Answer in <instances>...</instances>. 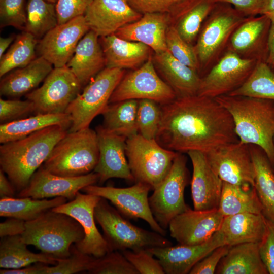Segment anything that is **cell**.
Masks as SVG:
<instances>
[{
  "mask_svg": "<svg viewBox=\"0 0 274 274\" xmlns=\"http://www.w3.org/2000/svg\"><path fill=\"white\" fill-rule=\"evenodd\" d=\"M135 11L145 13L170 14L176 8L186 0H127Z\"/></svg>",
  "mask_w": 274,
  "mask_h": 274,
  "instance_id": "obj_50",
  "label": "cell"
},
{
  "mask_svg": "<svg viewBox=\"0 0 274 274\" xmlns=\"http://www.w3.org/2000/svg\"><path fill=\"white\" fill-rule=\"evenodd\" d=\"M161 121L156 140L181 153H207L238 142L233 119L215 98L198 94L160 105Z\"/></svg>",
  "mask_w": 274,
  "mask_h": 274,
  "instance_id": "obj_1",
  "label": "cell"
},
{
  "mask_svg": "<svg viewBox=\"0 0 274 274\" xmlns=\"http://www.w3.org/2000/svg\"><path fill=\"white\" fill-rule=\"evenodd\" d=\"M101 198L96 195L78 192L73 200L51 209L69 215L80 224L84 237L75 245L81 252L96 258L110 252L105 237L95 224L94 210Z\"/></svg>",
  "mask_w": 274,
  "mask_h": 274,
  "instance_id": "obj_15",
  "label": "cell"
},
{
  "mask_svg": "<svg viewBox=\"0 0 274 274\" xmlns=\"http://www.w3.org/2000/svg\"><path fill=\"white\" fill-rule=\"evenodd\" d=\"M89 30L84 15L58 24L38 40L37 53L54 67L66 66L78 43Z\"/></svg>",
  "mask_w": 274,
  "mask_h": 274,
  "instance_id": "obj_17",
  "label": "cell"
},
{
  "mask_svg": "<svg viewBox=\"0 0 274 274\" xmlns=\"http://www.w3.org/2000/svg\"><path fill=\"white\" fill-rule=\"evenodd\" d=\"M205 154L223 182L255 186V169L249 144L239 140Z\"/></svg>",
  "mask_w": 274,
  "mask_h": 274,
  "instance_id": "obj_16",
  "label": "cell"
},
{
  "mask_svg": "<svg viewBox=\"0 0 274 274\" xmlns=\"http://www.w3.org/2000/svg\"><path fill=\"white\" fill-rule=\"evenodd\" d=\"M81 89L78 80L66 66L54 67L43 84L25 97L33 102L36 113L61 114L66 113Z\"/></svg>",
  "mask_w": 274,
  "mask_h": 274,
  "instance_id": "obj_12",
  "label": "cell"
},
{
  "mask_svg": "<svg viewBox=\"0 0 274 274\" xmlns=\"http://www.w3.org/2000/svg\"><path fill=\"white\" fill-rule=\"evenodd\" d=\"M231 246H220L199 261L190 271V274H213L222 258L228 253Z\"/></svg>",
  "mask_w": 274,
  "mask_h": 274,
  "instance_id": "obj_52",
  "label": "cell"
},
{
  "mask_svg": "<svg viewBox=\"0 0 274 274\" xmlns=\"http://www.w3.org/2000/svg\"><path fill=\"white\" fill-rule=\"evenodd\" d=\"M106 67L134 70L151 55L152 49L142 43L123 39L115 33L100 37Z\"/></svg>",
  "mask_w": 274,
  "mask_h": 274,
  "instance_id": "obj_27",
  "label": "cell"
},
{
  "mask_svg": "<svg viewBox=\"0 0 274 274\" xmlns=\"http://www.w3.org/2000/svg\"><path fill=\"white\" fill-rule=\"evenodd\" d=\"M94 217L104 232L110 251H138L173 245L164 236L131 224L105 198H101L97 204Z\"/></svg>",
  "mask_w": 274,
  "mask_h": 274,
  "instance_id": "obj_7",
  "label": "cell"
},
{
  "mask_svg": "<svg viewBox=\"0 0 274 274\" xmlns=\"http://www.w3.org/2000/svg\"><path fill=\"white\" fill-rule=\"evenodd\" d=\"M72 119L66 113L61 114L36 113L34 116L2 123L0 143L4 144L24 138L45 128L59 125L69 129Z\"/></svg>",
  "mask_w": 274,
  "mask_h": 274,
  "instance_id": "obj_33",
  "label": "cell"
},
{
  "mask_svg": "<svg viewBox=\"0 0 274 274\" xmlns=\"http://www.w3.org/2000/svg\"><path fill=\"white\" fill-rule=\"evenodd\" d=\"M91 274H139L120 251H112L95 257L90 269Z\"/></svg>",
  "mask_w": 274,
  "mask_h": 274,
  "instance_id": "obj_43",
  "label": "cell"
},
{
  "mask_svg": "<svg viewBox=\"0 0 274 274\" xmlns=\"http://www.w3.org/2000/svg\"><path fill=\"white\" fill-rule=\"evenodd\" d=\"M139 100L129 99L109 103L101 113L103 126L126 139L138 133L137 110Z\"/></svg>",
  "mask_w": 274,
  "mask_h": 274,
  "instance_id": "obj_38",
  "label": "cell"
},
{
  "mask_svg": "<svg viewBox=\"0 0 274 274\" xmlns=\"http://www.w3.org/2000/svg\"><path fill=\"white\" fill-rule=\"evenodd\" d=\"M166 44L168 51L174 57L199 75V65L194 45L185 41L172 25L167 30Z\"/></svg>",
  "mask_w": 274,
  "mask_h": 274,
  "instance_id": "obj_44",
  "label": "cell"
},
{
  "mask_svg": "<svg viewBox=\"0 0 274 274\" xmlns=\"http://www.w3.org/2000/svg\"><path fill=\"white\" fill-rule=\"evenodd\" d=\"M215 99L231 115L239 140L261 147L274 169V100L229 95Z\"/></svg>",
  "mask_w": 274,
  "mask_h": 274,
  "instance_id": "obj_3",
  "label": "cell"
},
{
  "mask_svg": "<svg viewBox=\"0 0 274 274\" xmlns=\"http://www.w3.org/2000/svg\"><path fill=\"white\" fill-rule=\"evenodd\" d=\"M21 235L27 245L34 246L41 252L59 259L70 255L71 246L84 238V232L73 217L50 210L26 221Z\"/></svg>",
  "mask_w": 274,
  "mask_h": 274,
  "instance_id": "obj_4",
  "label": "cell"
},
{
  "mask_svg": "<svg viewBox=\"0 0 274 274\" xmlns=\"http://www.w3.org/2000/svg\"><path fill=\"white\" fill-rule=\"evenodd\" d=\"M178 153L139 133L126 139V154L134 181L153 190L166 176Z\"/></svg>",
  "mask_w": 274,
  "mask_h": 274,
  "instance_id": "obj_8",
  "label": "cell"
},
{
  "mask_svg": "<svg viewBox=\"0 0 274 274\" xmlns=\"http://www.w3.org/2000/svg\"><path fill=\"white\" fill-rule=\"evenodd\" d=\"M38 40L25 31L17 36L13 43L0 58V77L15 69L24 67L33 60L36 58Z\"/></svg>",
  "mask_w": 274,
  "mask_h": 274,
  "instance_id": "obj_39",
  "label": "cell"
},
{
  "mask_svg": "<svg viewBox=\"0 0 274 274\" xmlns=\"http://www.w3.org/2000/svg\"><path fill=\"white\" fill-rule=\"evenodd\" d=\"M98 180V175L93 171L78 177H63L49 172L42 165L33 174L27 186L18 192L17 196L38 199L63 197L71 200L79 190L94 185Z\"/></svg>",
  "mask_w": 274,
  "mask_h": 274,
  "instance_id": "obj_18",
  "label": "cell"
},
{
  "mask_svg": "<svg viewBox=\"0 0 274 274\" xmlns=\"http://www.w3.org/2000/svg\"><path fill=\"white\" fill-rule=\"evenodd\" d=\"M187 154L193 167L191 191L194 209H218L223 181L210 165L204 153L191 151Z\"/></svg>",
  "mask_w": 274,
  "mask_h": 274,
  "instance_id": "obj_24",
  "label": "cell"
},
{
  "mask_svg": "<svg viewBox=\"0 0 274 274\" xmlns=\"http://www.w3.org/2000/svg\"><path fill=\"white\" fill-rule=\"evenodd\" d=\"M217 3L215 0H186L169 14L170 25L194 45L201 26Z\"/></svg>",
  "mask_w": 274,
  "mask_h": 274,
  "instance_id": "obj_31",
  "label": "cell"
},
{
  "mask_svg": "<svg viewBox=\"0 0 274 274\" xmlns=\"http://www.w3.org/2000/svg\"><path fill=\"white\" fill-rule=\"evenodd\" d=\"M170 25L168 13H145L138 20L119 28L115 34L124 40L144 44L154 53H158L168 51L166 35Z\"/></svg>",
  "mask_w": 274,
  "mask_h": 274,
  "instance_id": "obj_25",
  "label": "cell"
},
{
  "mask_svg": "<svg viewBox=\"0 0 274 274\" xmlns=\"http://www.w3.org/2000/svg\"><path fill=\"white\" fill-rule=\"evenodd\" d=\"M255 169V188L263 207V214L274 222V169L264 151L250 144Z\"/></svg>",
  "mask_w": 274,
  "mask_h": 274,
  "instance_id": "obj_34",
  "label": "cell"
},
{
  "mask_svg": "<svg viewBox=\"0 0 274 274\" xmlns=\"http://www.w3.org/2000/svg\"><path fill=\"white\" fill-rule=\"evenodd\" d=\"M271 24L265 15L247 17L233 32L227 51L244 59L266 62Z\"/></svg>",
  "mask_w": 274,
  "mask_h": 274,
  "instance_id": "obj_21",
  "label": "cell"
},
{
  "mask_svg": "<svg viewBox=\"0 0 274 274\" xmlns=\"http://www.w3.org/2000/svg\"><path fill=\"white\" fill-rule=\"evenodd\" d=\"M259 243L231 246L220 261L217 274H268L259 252Z\"/></svg>",
  "mask_w": 274,
  "mask_h": 274,
  "instance_id": "obj_32",
  "label": "cell"
},
{
  "mask_svg": "<svg viewBox=\"0 0 274 274\" xmlns=\"http://www.w3.org/2000/svg\"><path fill=\"white\" fill-rule=\"evenodd\" d=\"M134 267L139 274H164L158 259L147 249L134 251L125 250L121 251Z\"/></svg>",
  "mask_w": 274,
  "mask_h": 274,
  "instance_id": "obj_47",
  "label": "cell"
},
{
  "mask_svg": "<svg viewBox=\"0 0 274 274\" xmlns=\"http://www.w3.org/2000/svg\"><path fill=\"white\" fill-rule=\"evenodd\" d=\"M41 56L28 65L15 69L3 77L0 82L1 95L18 98L26 95L44 81L54 67Z\"/></svg>",
  "mask_w": 274,
  "mask_h": 274,
  "instance_id": "obj_29",
  "label": "cell"
},
{
  "mask_svg": "<svg viewBox=\"0 0 274 274\" xmlns=\"http://www.w3.org/2000/svg\"><path fill=\"white\" fill-rule=\"evenodd\" d=\"M84 16L90 30L100 38L115 33L142 14L127 0H92Z\"/></svg>",
  "mask_w": 274,
  "mask_h": 274,
  "instance_id": "obj_23",
  "label": "cell"
},
{
  "mask_svg": "<svg viewBox=\"0 0 274 274\" xmlns=\"http://www.w3.org/2000/svg\"><path fill=\"white\" fill-rule=\"evenodd\" d=\"M232 6L246 17L261 15L264 0H215Z\"/></svg>",
  "mask_w": 274,
  "mask_h": 274,
  "instance_id": "obj_53",
  "label": "cell"
},
{
  "mask_svg": "<svg viewBox=\"0 0 274 274\" xmlns=\"http://www.w3.org/2000/svg\"><path fill=\"white\" fill-rule=\"evenodd\" d=\"M268 54L267 64L272 69L274 67V22H271L268 38Z\"/></svg>",
  "mask_w": 274,
  "mask_h": 274,
  "instance_id": "obj_57",
  "label": "cell"
},
{
  "mask_svg": "<svg viewBox=\"0 0 274 274\" xmlns=\"http://www.w3.org/2000/svg\"><path fill=\"white\" fill-rule=\"evenodd\" d=\"M125 75L124 70L105 67L84 86L66 111L72 119L68 132L89 127L94 118L109 103L111 96Z\"/></svg>",
  "mask_w": 274,
  "mask_h": 274,
  "instance_id": "obj_9",
  "label": "cell"
},
{
  "mask_svg": "<svg viewBox=\"0 0 274 274\" xmlns=\"http://www.w3.org/2000/svg\"><path fill=\"white\" fill-rule=\"evenodd\" d=\"M46 1L49 2L53 3H55V4H56L57 1V0H46Z\"/></svg>",
  "mask_w": 274,
  "mask_h": 274,
  "instance_id": "obj_60",
  "label": "cell"
},
{
  "mask_svg": "<svg viewBox=\"0 0 274 274\" xmlns=\"http://www.w3.org/2000/svg\"><path fill=\"white\" fill-rule=\"evenodd\" d=\"M26 221L13 217H8L0 223L1 238L22 235L25 230Z\"/></svg>",
  "mask_w": 274,
  "mask_h": 274,
  "instance_id": "obj_54",
  "label": "cell"
},
{
  "mask_svg": "<svg viewBox=\"0 0 274 274\" xmlns=\"http://www.w3.org/2000/svg\"><path fill=\"white\" fill-rule=\"evenodd\" d=\"M26 22L25 0H0L1 27L12 26L24 30Z\"/></svg>",
  "mask_w": 274,
  "mask_h": 274,
  "instance_id": "obj_46",
  "label": "cell"
},
{
  "mask_svg": "<svg viewBox=\"0 0 274 274\" xmlns=\"http://www.w3.org/2000/svg\"><path fill=\"white\" fill-rule=\"evenodd\" d=\"M161 121L160 105L150 99L139 100L137 110L138 132L147 139H156Z\"/></svg>",
  "mask_w": 274,
  "mask_h": 274,
  "instance_id": "obj_42",
  "label": "cell"
},
{
  "mask_svg": "<svg viewBox=\"0 0 274 274\" xmlns=\"http://www.w3.org/2000/svg\"><path fill=\"white\" fill-rule=\"evenodd\" d=\"M219 231L224 245L260 243L266 232V218L263 214L251 213L225 216Z\"/></svg>",
  "mask_w": 274,
  "mask_h": 274,
  "instance_id": "obj_30",
  "label": "cell"
},
{
  "mask_svg": "<svg viewBox=\"0 0 274 274\" xmlns=\"http://www.w3.org/2000/svg\"><path fill=\"white\" fill-rule=\"evenodd\" d=\"M218 210L224 217L244 213L263 214V207L254 186L224 182Z\"/></svg>",
  "mask_w": 274,
  "mask_h": 274,
  "instance_id": "obj_36",
  "label": "cell"
},
{
  "mask_svg": "<svg viewBox=\"0 0 274 274\" xmlns=\"http://www.w3.org/2000/svg\"><path fill=\"white\" fill-rule=\"evenodd\" d=\"M4 171L0 169V197H13L15 188L9 179L5 175Z\"/></svg>",
  "mask_w": 274,
  "mask_h": 274,
  "instance_id": "obj_56",
  "label": "cell"
},
{
  "mask_svg": "<svg viewBox=\"0 0 274 274\" xmlns=\"http://www.w3.org/2000/svg\"><path fill=\"white\" fill-rule=\"evenodd\" d=\"M67 200L63 197L51 199H38L29 197L1 198L0 216L16 218L26 222L31 221L46 212L66 202Z\"/></svg>",
  "mask_w": 274,
  "mask_h": 274,
  "instance_id": "obj_37",
  "label": "cell"
},
{
  "mask_svg": "<svg viewBox=\"0 0 274 274\" xmlns=\"http://www.w3.org/2000/svg\"><path fill=\"white\" fill-rule=\"evenodd\" d=\"M151 190L149 185L136 182L126 188L90 185L82 190L110 201L123 216L135 220L141 219L145 221L154 231L165 236L166 230L156 221L149 206L148 193Z\"/></svg>",
  "mask_w": 274,
  "mask_h": 274,
  "instance_id": "obj_13",
  "label": "cell"
},
{
  "mask_svg": "<svg viewBox=\"0 0 274 274\" xmlns=\"http://www.w3.org/2000/svg\"><path fill=\"white\" fill-rule=\"evenodd\" d=\"M261 15H266L274 22V0H264Z\"/></svg>",
  "mask_w": 274,
  "mask_h": 274,
  "instance_id": "obj_58",
  "label": "cell"
},
{
  "mask_svg": "<svg viewBox=\"0 0 274 274\" xmlns=\"http://www.w3.org/2000/svg\"><path fill=\"white\" fill-rule=\"evenodd\" d=\"M33 112H35V109L33 102L27 99L25 100L0 99V121L2 123L24 118Z\"/></svg>",
  "mask_w": 274,
  "mask_h": 274,
  "instance_id": "obj_48",
  "label": "cell"
},
{
  "mask_svg": "<svg viewBox=\"0 0 274 274\" xmlns=\"http://www.w3.org/2000/svg\"><path fill=\"white\" fill-rule=\"evenodd\" d=\"M187 158L178 153L170 169L149 197L152 214L164 229L177 215L190 208L184 200V190L188 183Z\"/></svg>",
  "mask_w": 274,
  "mask_h": 274,
  "instance_id": "obj_10",
  "label": "cell"
},
{
  "mask_svg": "<svg viewBox=\"0 0 274 274\" xmlns=\"http://www.w3.org/2000/svg\"><path fill=\"white\" fill-rule=\"evenodd\" d=\"M224 217L218 209L189 208L170 221L168 227L170 235L180 245L201 244L220 230Z\"/></svg>",
  "mask_w": 274,
  "mask_h": 274,
  "instance_id": "obj_19",
  "label": "cell"
},
{
  "mask_svg": "<svg viewBox=\"0 0 274 274\" xmlns=\"http://www.w3.org/2000/svg\"><path fill=\"white\" fill-rule=\"evenodd\" d=\"M55 125L0 146L1 169L19 192L28 184L33 174L47 159L57 142L68 132Z\"/></svg>",
  "mask_w": 274,
  "mask_h": 274,
  "instance_id": "obj_2",
  "label": "cell"
},
{
  "mask_svg": "<svg viewBox=\"0 0 274 274\" xmlns=\"http://www.w3.org/2000/svg\"><path fill=\"white\" fill-rule=\"evenodd\" d=\"M99 149V160L93 172L102 184L111 178L134 181L126 154V138L118 135L103 125L96 128Z\"/></svg>",
  "mask_w": 274,
  "mask_h": 274,
  "instance_id": "obj_20",
  "label": "cell"
},
{
  "mask_svg": "<svg viewBox=\"0 0 274 274\" xmlns=\"http://www.w3.org/2000/svg\"><path fill=\"white\" fill-rule=\"evenodd\" d=\"M75 75L82 88L106 67L99 37L90 30L78 43L66 65Z\"/></svg>",
  "mask_w": 274,
  "mask_h": 274,
  "instance_id": "obj_26",
  "label": "cell"
},
{
  "mask_svg": "<svg viewBox=\"0 0 274 274\" xmlns=\"http://www.w3.org/2000/svg\"><path fill=\"white\" fill-rule=\"evenodd\" d=\"M176 97L174 90L157 73L152 55L141 66L124 75L109 103L147 99L163 105Z\"/></svg>",
  "mask_w": 274,
  "mask_h": 274,
  "instance_id": "obj_11",
  "label": "cell"
},
{
  "mask_svg": "<svg viewBox=\"0 0 274 274\" xmlns=\"http://www.w3.org/2000/svg\"><path fill=\"white\" fill-rule=\"evenodd\" d=\"M222 245H224L223 238L219 230L210 239L201 244H179L147 250L158 259L165 273L187 274L199 261Z\"/></svg>",
  "mask_w": 274,
  "mask_h": 274,
  "instance_id": "obj_22",
  "label": "cell"
},
{
  "mask_svg": "<svg viewBox=\"0 0 274 274\" xmlns=\"http://www.w3.org/2000/svg\"><path fill=\"white\" fill-rule=\"evenodd\" d=\"M152 58L156 70L177 97L197 94L201 80L197 72L178 61L168 51L154 53Z\"/></svg>",
  "mask_w": 274,
  "mask_h": 274,
  "instance_id": "obj_28",
  "label": "cell"
},
{
  "mask_svg": "<svg viewBox=\"0 0 274 274\" xmlns=\"http://www.w3.org/2000/svg\"><path fill=\"white\" fill-rule=\"evenodd\" d=\"M57 25L56 4L46 0H28L24 31L40 40Z\"/></svg>",
  "mask_w": 274,
  "mask_h": 274,
  "instance_id": "obj_40",
  "label": "cell"
},
{
  "mask_svg": "<svg viewBox=\"0 0 274 274\" xmlns=\"http://www.w3.org/2000/svg\"><path fill=\"white\" fill-rule=\"evenodd\" d=\"M95 258L81 252L73 244L70 249V255L65 258L58 259L54 265H46L44 274H74L88 271Z\"/></svg>",
  "mask_w": 274,
  "mask_h": 274,
  "instance_id": "obj_45",
  "label": "cell"
},
{
  "mask_svg": "<svg viewBox=\"0 0 274 274\" xmlns=\"http://www.w3.org/2000/svg\"><path fill=\"white\" fill-rule=\"evenodd\" d=\"M257 62L254 60L242 58L227 51L201 77L197 94L212 98L229 94L246 82Z\"/></svg>",
  "mask_w": 274,
  "mask_h": 274,
  "instance_id": "obj_14",
  "label": "cell"
},
{
  "mask_svg": "<svg viewBox=\"0 0 274 274\" xmlns=\"http://www.w3.org/2000/svg\"><path fill=\"white\" fill-rule=\"evenodd\" d=\"M27 246L21 235L1 238L0 267L13 269L37 263L52 265L57 263L58 259L42 252H32L27 249Z\"/></svg>",
  "mask_w": 274,
  "mask_h": 274,
  "instance_id": "obj_35",
  "label": "cell"
},
{
  "mask_svg": "<svg viewBox=\"0 0 274 274\" xmlns=\"http://www.w3.org/2000/svg\"><path fill=\"white\" fill-rule=\"evenodd\" d=\"M15 36L11 35L7 37L0 38V58L4 54L6 50L15 40Z\"/></svg>",
  "mask_w": 274,
  "mask_h": 274,
  "instance_id": "obj_59",
  "label": "cell"
},
{
  "mask_svg": "<svg viewBox=\"0 0 274 274\" xmlns=\"http://www.w3.org/2000/svg\"><path fill=\"white\" fill-rule=\"evenodd\" d=\"M247 18L228 3L216 4L204 21L194 45L201 77L226 53L232 35Z\"/></svg>",
  "mask_w": 274,
  "mask_h": 274,
  "instance_id": "obj_5",
  "label": "cell"
},
{
  "mask_svg": "<svg viewBox=\"0 0 274 274\" xmlns=\"http://www.w3.org/2000/svg\"><path fill=\"white\" fill-rule=\"evenodd\" d=\"M98 160L97 133L88 127L68 132L54 147L43 166L54 174L74 177L93 172Z\"/></svg>",
  "mask_w": 274,
  "mask_h": 274,
  "instance_id": "obj_6",
  "label": "cell"
},
{
  "mask_svg": "<svg viewBox=\"0 0 274 274\" xmlns=\"http://www.w3.org/2000/svg\"><path fill=\"white\" fill-rule=\"evenodd\" d=\"M229 95L274 100V72L265 62H258L246 82Z\"/></svg>",
  "mask_w": 274,
  "mask_h": 274,
  "instance_id": "obj_41",
  "label": "cell"
},
{
  "mask_svg": "<svg viewBox=\"0 0 274 274\" xmlns=\"http://www.w3.org/2000/svg\"><path fill=\"white\" fill-rule=\"evenodd\" d=\"M261 259L268 273L274 274V222L266 218V232L259 243Z\"/></svg>",
  "mask_w": 274,
  "mask_h": 274,
  "instance_id": "obj_51",
  "label": "cell"
},
{
  "mask_svg": "<svg viewBox=\"0 0 274 274\" xmlns=\"http://www.w3.org/2000/svg\"><path fill=\"white\" fill-rule=\"evenodd\" d=\"M92 0H57L56 9L58 24L65 23L78 16L84 15Z\"/></svg>",
  "mask_w": 274,
  "mask_h": 274,
  "instance_id": "obj_49",
  "label": "cell"
},
{
  "mask_svg": "<svg viewBox=\"0 0 274 274\" xmlns=\"http://www.w3.org/2000/svg\"><path fill=\"white\" fill-rule=\"evenodd\" d=\"M272 70V71H273V72H274V67H273Z\"/></svg>",
  "mask_w": 274,
  "mask_h": 274,
  "instance_id": "obj_61",
  "label": "cell"
},
{
  "mask_svg": "<svg viewBox=\"0 0 274 274\" xmlns=\"http://www.w3.org/2000/svg\"><path fill=\"white\" fill-rule=\"evenodd\" d=\"M45 264L37 263L35 265H29L19 269H2L0 270L1 274H44Z\"/></svg>",
  "mask_w": 274,
  "mask_h": 274,
  "instance_id": "obj_55",
  "label": "cell"
}]
</instances>
